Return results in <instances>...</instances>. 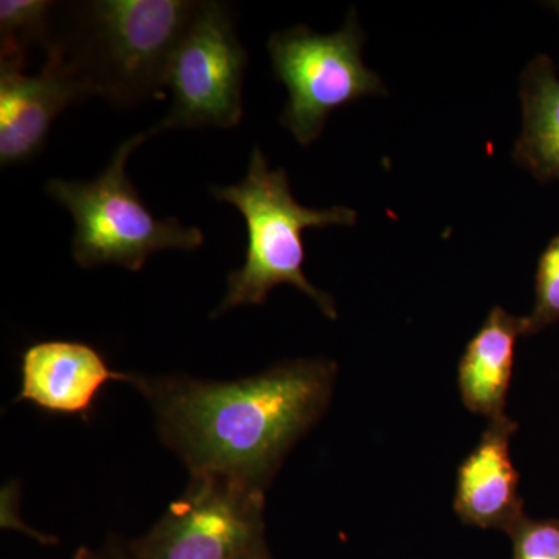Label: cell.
<instances>
[{
    "mask_svg": "<svg viewBox=\"0 0 559 559\" xmlns=\"http://www.w3.org/2000/svg\"><path fill=\"white\" fill-rule=\"evenodd\" d=\"M337 369L326 359L286 360L230 382L140 378L162 441L191 474H219L266 489L293 444L329 407Z\"/></svg>",
    "mask_w": 559,
    "mask_h": 559,
    "instance_id": "6da1fadb",
    "label": "cell"
},
{
    "mask_svg": "<svg viewBox=\"0 0 559 559\" xmlns=\"http://www.w3.org/2000/svg\"><path fill=\"white\" fill-rule=\"evenodd\" d=\"M198 7L191 0L83 2L49 46L62 51L92 94L132 108L160 94L173 51Z\"/></svg>",
    "mask_w": 559,
    "mask_h": 559,
    "instance_id": "7a4b0ae2",
    "label": "cell"
},
{
    "mask_svg": "<svg viewBox=\"0 0 559 559\" xmlns=\"http://www.w3.org/2000/svg\"><path fill=\"white\" fill-rule=\"evenodd\" d=\"M212 194L240 210L248 227L245 263L230 272L226 296L213 318L246 305H263L272 289L289 285L314 300L325 318L337 319L333 296L316 288L305 275L304 231L355 226L356 210L345 205L305 207L294 198L286 171L272 170L260 146L250 154L245 178L235 186L213 187Z\"/></svg>",
    "mask_w": 559,
    "mask_h": 559,
    "instance_id": "3957f363",
    "label": "cell"
},
{
    "mask_svg": "<svg viewBox=\"0 0 559 559\" xmlns=\"http://www.w3.org/2000/svg\"><path fill=\"white\" fill-rule=\"evenodd\" d=\"M151 135V131L140 132L124 140L95 179L57 178L46 183V193L72 215L73 259L84 270L117 264L138 272L160 250H194L204 245L198 227L182 226L176 218H156L128 178L132 151Z\"/></svg>",
    "mask_w": 559,
    "mask_h": 559,
    "instance_id": "277c9868",
    "label": "cell"
},
{
    "mask_svg": "<svg viewBox=\"0 0 559 559\" xmlns=\"http://www.w3.org/2000/svg\"><path fill=\"white\" fill-rule=\"evenodd\" d=\"M364 35L358 11L349 10L336 33L296 25L267 40L272 70L289 98L280 123L301 146L325 130L330 114L366 97H385L388 87L362 60Z\"/></svg>",
    "mask_w": 559,
    "mask_h": 559,
    "instance_id": "5b68a950",
    "label": "cell"
},
{
    "mask_svg": "<svg viewBox=\"0 0 559 559\" xmlns=\"http://www.w3.org/2000/svg\"><path fill=\"white\" fill-rule=\"evenodd\" d=\"M248 60L230 7L213 0L200 2L173 51L165 76V86L171 92V108L151 134L238 127L245 114L242 87Z\"/></svg>",
    "mask_w": 559,
    "mask_h": 559,
    "instance_id": "8992f818",
    "label": "cell"
},
{
    "mask_svg": "<svg viewBox=\"0 0 559 559\" xmlns=\"http://www.w3.org/2000/svg\"><path fill=\"white\" fill-rule=\"evenodd\" d=\"M264 489L219 474H191L148 535L140 559H252L264 551Z\"/></svg>",
    "mask_w": 559,
    "mask_h": 559,
    "instance_id": "52a82bcc",
    "label": "cell"
},
{
    "mask_svg": "<svg viewBox=\"0 0 559 559\" xmlns=\"http://www.w3.org/2000/svg\"><path fill=\"white\" fill-rule=\"evenodd\" d=\"M38 75L0 69V165L24 164L43 153L62 110L92 97L91 87L57 46L46 49Z\"/></svg>",
    "mask_w": 559,
    "mask_h": 559,
    "instance_id": "ba28073f",
    "label": "cell"
},
{
    "mask_svg": "<svg viewBox=\"0 0 559 559\" xmlns=\"http://www.w3.org/2000/svg\"><path fill=\"white\" fill-rule=\"evenodd\" d=\"M112 381L134 385L138 377L114 370L102 353L84 342H36L22 353L16 401H27L47 414L87 417L103 388Z\"/></svg>",
    "mask_w": 559,
    "mask_h": 559,
    "instance_id": "9c48e42d",
    "label": "cell"
},
{
    "mask_svg": "<svg viewBox=\"0 0 559 559\" xmlns=\"http://www.w3.org/2000/svg\"><path fill=\"white\" fill-rule=\"evenodd\" d=\"M516 430L507 414L489 419L476 450L460 466L454 510L466 525L510 533L525 516L520 474L510 457Z\"/></svg>",
    "mask_w": 559,
    "mask_h": 559,
    "instance_id": "30bf717a",
    "label": "cell"
},
{
    "mask_svg": "<svg viewBox=\"0 0 559 559\" xmlns=\"http://www.w3.org/2000/svg\"><path fill=\"white\" fill-rule=\"evenodd\" d=\"M520 336H524V318L495 307L466 345L460 360L459 388L463 403L474 414L489 419L506 414L514 349Z\"/></svg>",
    "mask_w": 559,
    "mask_h": 559,
    "instance_id": "8fae6325",
    "label": "cell"
},
{
    "mask_svg": "<svg viewBox=\"0 0 559 559\" xmlns=\"http://www.w3.org/2000/svg\"><path fill=\"white\" fill-rule=\"evenodd\" d=\"M522 128L513 159L539 182L559 180V75L547 55H538L520 76Z\"/></svg>",
    "mask_w": 559,
    "mask_h": 559,
    "instance_id": "7c38bea8",
    "label": "cell"
},
{
    "mask_svg": "<svg viewBox=\"0 0 559 559\" xmlns=\"http://www.w3.org/2000/svg\"><path fill=\"white\" fill-rule=\"evenodd\" d=\"M57 10L49 0L0 2V69L24 70L28 50L49 46Z\"/></svg>",
    "mask_w": 559,
    "mask_h": 559,
    "instance_id": "4fadbf2b",
    "label": "cell"
},
{
    "mask_svg": "<svg viewBox=\"0 0 559 559\" xmlns=\"http://www.w3.org/2000/svg\"><path fill=\"white\" fill-rule=\"evenodd\" d=\"M559 320V234L540 253L535 278V307L524 318V336L539 333Z\"/></svg>",
    "mask_w": 559,
    "mask_h": 559,
    "instance_id": "5bb4252c",
    "label": "cell"
},
{
    "mask_svg": "<svg viewBox=\"0 0 559 559\" xmlns=\"http://www.w3.org/2000/svg\"><path fill=\"white\" fill-rule=\"evenodd\" d=\"M509 535L513 559H559V520L533 521L524 516Z\"/></svg>",
    "mask_w": 559,
    "mask_h": 559,
    "instance_id": "9a60e30c",
    "label": "cell"
},
{
    "mask_svg": "<svg viewBox=\"0 0 559 559\" xmlns=\"http://www.w3.org/2000/svg\"><path fill=\"white\" fill-rule=\"evenodd\" d=\"M547 5H549L550 9L554 10L555 13H557V16L559 17V0H558V2L547 3Z\"/></svg>",
    "mask_w": 559,
    "mask_h": 559,
    "instance_id": "2e32d148",
    "label": "cell"
},
{
    "mask_svg": "<svg viewBox=\"0 0 559 559\" xmlns=\"http://www.w3.org/2000/svg\"><path fill=\"white\" fill-rule=\"evenodd\" d=\"M252 559H267V557L252 558Z\"/></svg>",
    "mask_w": 559,
    "mask_h": 559,
    "instance_id": "e0dca14e",
    "label": "cell"
}]
</instances>
